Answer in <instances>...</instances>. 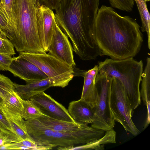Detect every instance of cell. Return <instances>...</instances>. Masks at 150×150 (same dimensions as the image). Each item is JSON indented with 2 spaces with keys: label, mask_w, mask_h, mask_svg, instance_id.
Here are the masks:
<instances>
[{
  "label": "cell",
  "mask_w": 150,
  "mask_h": 150,
  "mask_svg": "<svg viewBox=\"0 0 150 150\" xmlns=\"http://www.w3.org/2000/svg\"><path fill=\"white\" fill-rule=\"evenodd\" d=\"M0 106L21 115L23 109V99L15 90L2 98Z\"/></svg>",
  "instance_id": "20"
},
{
  "label": "cell",
  "mask_w": 150,
  "mask_h": 150,
  "mask_svg": "<svg viewBox=\"0 0 150 150\" xmlns=\"http://www.w3.org/2000/svg\"><path fill=\"white\" fill-rule=\"evenodd\" d=\"M67 110L77 123L88 125L93 122L94 115L93 108L81 99L71 101Z\"/></svg>",
  "instance_id": "15"
},
{
  "label": "cell",
  "mask_w": 150,
  "mask_h": 150,
  "mask_svg": "<svg viewBox=\"0 0 150 150\" xmlns=\"http://www.w3.org/2000/svg\"><path fill=\"white\" fill-rule=\"evenodd\" d=\"M13 59L10 55L0 53V70L8 71Z\"/></svg>",
  "instance_id": "30"
},
{
  "label": "cell",
  "mask_w": 150,
  "mask_h": 150,
  "mask_svg": "<svg viewBox=\"0 0 150 150\" xmlns=\"http://www.w3.org/2000/svg\"><path fill=\"white\" fill-rule=\"evenodd\" d=\"M37 23L40 42L44 50L46 52L57 24L52 10L43 4L39 6L37 11Z\"/></svg>",
  "instance_id": "10"
},
{
  "label": "cell",
  "mask_w": 150,
  "mask_h": 150,
  "mask_svg": "<svg viewBox=\"0 0 150 150\" xmlns=\"http://www.w3.org/2000/svg\"><path fill=\"white\" fill-rule=\"evenodd\" d=\"M29 100L44 115L57 120L76 122L63 105L44 91L34 95Z\"/></svg>",
  "instance_id": "9"
},
{
  "label": "cell",
  "mask_w": 150,
  "mask_h": 150,
  "mask_svg": "<svg viewBox=\"0 0 150 150\" xmlns=\"http://www.w3.org/2000/svg\"><path fill=\"white\" fill-rule=\"evenodd\" d=\"M136 3L142 23V32H146L148 38V47L150 49V16L146 0H134Z\"/></svg>",
  "instance_id": "21"
},
{
  "label": "cell",
  "mask_w": 150,
  "mask_h": 150,
  "mask_svg": "<svg viewBox=\"0 0 150 150\" xmlns=\"http://www.w3.org/2000/svg\"><path fill=\"white\" fill-rule=\"evenodd\" d=\"M0 128L9 130L13 132L7 119L0 110Z\"/></svg>",
  "instance_id": "33"
},
{
  "label": "cell",
  "mask_w": 150,
  "mask_h": 150,
  "mask_svg": "<svg viewBox=\"0 0 150 150\" xmlns=\"http://www.w3.org/2000/svg\"><path fill=\"white\" fill-rule=\"evenodd\" d=\"M6 118L13 132L21 140H32L27 132L25 124V120L23 118Z\"/></svg>",
  "instance_id": "24"
},
{
  "label": "cell",
  "mask_w": 150,
  "mask_h": 150,
  "mask_svg": "<svg viewBox=\"0 0 150 150\" xmlns=\"http://www.w3.org/2000/svg\"><path fill=\"white\" fill-rule=\"evenodd\" d=\"M116 132L113 129L106 131L101 137L83 145L76 147H67V150L95 149L103 150L104 149V145L108 144H114L116 142Z\"/></svg>",
  "instance_id": "19"
},
{
  "label": "cell",
  "mask_w": 150,
  "mask_h": 150,
  "mask_svg": "<svg viewBox=\"0 0 150 150\" xmlns=\"http://www.w3.org/2000/svg\"><path fill=\"white\" fill-rule=\"evenodd\" d=\"M144 70L142 74L141 88L140 91L141 98L147 109V118L144 126L146 128L150 121V58L148 57Z\"/></svg>",
  "instance_id": "17"
},
{
  "label": "cell",
  "mask_w": 150,
  "mask_h": 150,
  "mask_svg": "<svg viewBox=\"0 0 150 150\" xmlns=\"http://www.w3.org/2000/svg\"><path fill=\"white\" fill-rule=\"evenodd\" d=\"M105 131L84 125L80 128L66 132H54L50 143L52 146L66 147L84 144L100 138Z\"/></svg>",
  "instance_id": "8"
},
{
  "label": "cell",
  "mask_w": 150,
  "mask_h": 150,
  "mask_svg": "<svg viewBox=\"0 0 150 150\" xmlns=\"http://www.w3.org/2000/svg\"><path fill=\"white\" fill-rule=\"evenodd\" d=\"M146 2H148L150 0H146Z\"/></svg>",
  "instance_id": "34"
},
{
  "label": "cell",
  "mask_w": 150,
  "mask_h": 150,
  "mask_svg": "<svg viewBox=\"0 0 150 150\" xmlns=\"http://www.w3.org/2000/svg\"><path fill=\"white\" fill-rule=\"evenodd\" d=\"M8 71L15 76L24 80L26 83L48 78L36 65L20 56L13 57Z\"/></svg>",
  "instance_id": "12"
},
{
  "label": "cell",
  "mask_w": 150,
  "mask_h": 150,
  "mask_svg": "<svg viewBox=\"0 0 150 150\" xmlns=\"http://www.w3.org/2000/svg\"><path fill=\"white\" fill-rule=\"evenodd\" d=\"M47 52L60 61L74 67L76 66L73 47L67 36L56 24Z\"/></svg>",
  "instance_id": "11"
},
{
  "label": "cell",
  "mask_w": 150,
  "mask_h": 150,
  "mask_svg": "<svg viewBox=\"0 0 150 150\" xmlns=\"http://www.w3.org/2000/svg\"><path fill=\"white\" fill-rule=\"evenodd\" d=\"M111 7L118 9L130 12L134 5V0H108Z\"/></svg>",
  "instance_id": "29"
},
{
  "label": "cell",
  "mask_w": 150,
  "mask_h": 150,
  "mask_svg": "<svg viewBox=\"0 0 150 150\" xmlns=\"http://www.w3.org/2000/svg\"><path fill=\"white\" fill-rule=\"evenodd\" d=\"M14 90L13 83L8 77L0 74V102L5 96Z\"/></svg>",
  "instance_id": "27"
},
{
  "label": "cell",
  "mask_w": 150,
  "mask_h": 150,
  "mask_svg": "<svg viewBox=\"0 0 150 150\" xmlns=\"http://www.w3.org/2000/svg\"><path fill=\"white\" fill-rule=\"evenodd\" d=\"M41 4H44L51 9L55 10L60 4L61 0H39Z\"/></svg>",
  "instance_id": "31"
},
{
  "label": "cell",
  "mask_w": 150,
  "mask_h": 150,
  "mask_svg": "<svg viewBox=\"0 0 150 150\" xmlns=\"http://www.w3.org/2000/svg\"><path fill=\"white\" fill-rule=\"evenodd\" d=\"M14 47L10 40L0 30V53L13 55L16 54Z\"/></svg>",
  "instance_id": "28"
},
{
  "label": "cell",
  "mask_w": 150,
  "mask_h": 150,
  "mask_svg": "<svg viewBox=\"0 0 150 150\" xmlns=\"http://www.w3.org/2000/svg\"><path fill=\"white\" fill-rule=\"evenodd\" d=\"M37 119L55 132L70 131L78 129L85 125L57 120L45 115Z\"/></svg>",
  "instance_id": "18"
},
{
  "label": "cell",
  "mask_w": 150,
  "mask_h": 150,
  "mask_svg": "<svg viewBox=\"0 0 150 150\" xmlns=\"http://www.w3.org/2000/svg\"><path fill=\"white\" fill-rule=\"evenodd\" d=\"M23 109L21 116L25 120L37 119L44 115L30 100L23 99Z\"/></svg>",
  "instance_id": "23"
},
{
  "label": "cell",
  "mask_w": 150,
  "mask_h": 150,
  "mask_svg": "<svg viewBox=\"0 0 150 150\" xmlns=\"http://www.w3.org/2000/svg\"><path fill=\"white\" fill-rule=\"evenodd\" d=\"M49 150L47 147L39 146L30 139L23 140L0 146V150Z\"/></svg>",
  "instance_id": "22"
},
{
  "label": "cell",
  "mask_w": 150,
  "mask_h": 150,
  "mask_svg": "<svg viewBox=\"0 0 150 150\" xmlns=\"http://www.w3.org/2000/svg\"><path fill=\"white\" fill-rule=\"evenodd\" d=\"M110 108L115 121L120 123L126 132L134 136L139 133L132 119L134 110L122 85L115 78L113 79L111 86Z\"/></svg>",
  "instance_id": "7"
},
{
  "label": "cell",
  "mask_w": 150,
  "mask_h": 150,
  "mask_svg": "<svg viewBox=\"0 0 150 150\" xmlns=\"http://www.w3.org/2000/svg\"><path fill=\"white\" fill-rule=\"evenodd\" d=\"M100 0H61L55 10L56 23L71 41L73 50L83 60L101 56L95 35Z\"/></svg>",
  "instance_id": "1"
},
{
  "label": "cell",
  "mask_w": 150,
  "mask_h": 150,
  "mask_svg": "<svg viewBox=\"0 0 150 150\" xmlns=\"http://www.w3.org/2000/svg\"><path fill=\"white\" fill-rule=\"evenodd\" d=\"M39 0H13L12 11L14 26L8 39L18 52L46 53L39 40L37 13Z\"/></svg>",
  "instance_id": "3"
},
{
  "label": "cell",
  "mask_w": 150,
  "mask_h": 150,
  "mask_svg": "<svg viewBox=\"0 0 150 150\" xmlns=\"http://www.w3.org/2000/svg\"><path fill=\"white\" fill-rule=\"evenodd\" d=\"M98 65L88 71H86L83 76L84 82L81 99L93 108L96 104L98 100L95 80L98 73Z\"/></svg>",
  "instance_id": "14"
},
{
  "label": "cell",
  "mask_w": 150,
  "mask_h": 150,
  "mask_svg": "<svg viewBox=\"0 0 150 150\" xmlns=\"http://www.w3.org/2000/svg\"><path fill=\"white\" fill-rule=\"evenodd\" d=\"M1 0H0V2H1Z\"/></svg>",
  "instance_id": "35"
},
{
  "label": "cell",
  "mask_w": 150,
  "mask_h": 150,
  "mask_svg": "<svg viewBox=\"0 0 150 150\" xmlns=\"http://www.w3.org/2000/svg\"><path fill=\"white\" fill-rule=\"evenodd\" d=\"M19 56L39 68L48 77L54 87H65L75 76L73 67L46 53L20 52Z\"/></svg>",
  "instance_id": "5"
},
{
  "label": "cell",
  "mask_w": 150,
  "mask_h": 150,
  "mask_svg": "<svg viewBox=\"0 0 150 150\" xmlns=\"http://www.w3.org/2000/svg\"><path fill=\"white\" fill-rule=\"evenodd\" d=\"M136 21L122 16L112 7L102 5L95 21V35L101 55L114 59L133 58L140 51L143 40Z\"/></svg>",
  "instance_id": "2"
},
{
  "label": "cell",
  "mask_w": 150,
  "mask_h": 150,
  "mask_svg": "<svg viewBox=\"0 0 150 150\" xmlns=\"http://www.w3.org/2000/svg\"><path fill=\"white\" fill-rule=\"evenodd\" d=\"M21 140L13 132L0 128V146L18 142Z\"/></svg>",
  "instance_id": "26"
},
{
  "label": "cell",
  "mask_w": 150,
  "mask_h": 150,
  "mask_svg": "<svg viewBox=\"0 0 150 150\" xmlns=\"http://www.w3.org/2000/svg\"><path fill=\"white\" fill-rule=\"evenodd\" d=\"M13 85L16 92L24 100L29 99L34 95L44 91L50 87H54L53 84L49 78L30 82L25 85L13 83Z\"/></svg>",
  "instance_id": "16"
},
{
  "label": "cell",
  "mask_w": 150,
  "mask_h": 150,
  "mask_svg": "<svg viewBox=\"0 0 150 150\" xmlns=\"http://www.w3.org/2000/svg\"><path fill=\"white\" fill-rule=\"evenodd\" d=\"M27 132L33 141L39 146L52 149L50 143L54 131L38 119L25 120Z\"/></svg>",
  "instance_id": "13"
},
{
  "label": "cell",
  "mask_w": 150,
  "mask_h": 150,
  "mask_svg": "<svg viewBox=\"0 0 150 150\" xmlns=\"http://www.w3.org/2000/svg\"><path fill=\"white\" fill-rule=\"evenodd\" d=\"M98 74L118 79L122 85L132 109L141 104L140 84L143 64L133 58L122 59L106 58L98 62Z\"/></svg>",
  "instance_id": "4"
},
{
  "label": "cell",
  "mask_w": 150,
  "mask_h": 150,
  "mask_svg": "<svg viewBox=\"0 0 150 150\" xmlns=\"http://www.w3.org/2000/svg\"><path fill=\"white\" fill-rule=\"evenodd\" d=\"M13 1L1 0L0 2V13L8 24L10 30L9 34L14 25L12 11Z\"/></svg>",
  "instance_id": "25"
},
{
  "label": "cell",
  "mask_w": 150,
  "mask_h": 150,
  "mask_svg": "<svg viewBox=\"0 0 150 150\" xmlns=\"http://www.w3.org/2000/svg\"><path fill=\"white\" fill-rule=\"evenodd\" d=\"M0 30L8 38L10 32V30L6 21L0 13Z\"/></svg>",
  "instance_id": "32"
},
{
  "label": "cell",
  "mask_w": 150,
  "mask_h": 150,
  "mask_svg": "<svg viewBox=\"0 0 150 150\" xmlns=\"http://www.w3.org/2000/svg\"><path fill=\"white\" fill-rule=\"evenodd\" d=\"M113 79L98 73L95 80L98 100L93 107L94 115L91 126L105 132L113 129L115 125L110 108V93Z\"/></svg>",
  "instance_id": "6"
}]
</instances>
